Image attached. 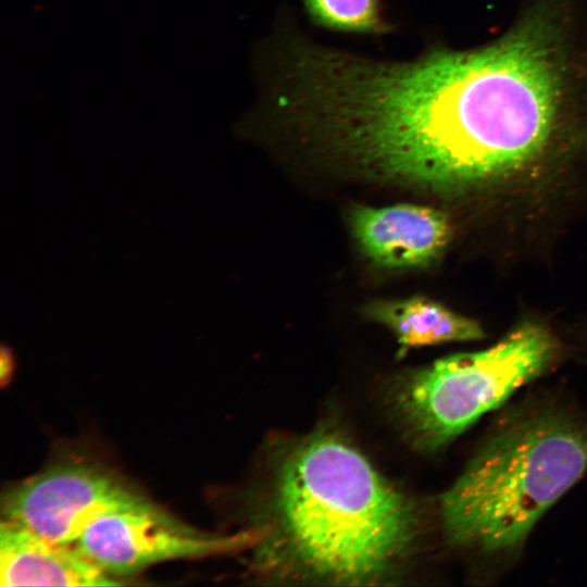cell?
I'll return each instance as SVG.
<instances>
[{"label": "cell", "mask_w": 587, "mask_h": 587, "mask_svg": "<svg viewBox=\"0 0 587 587\" xmlns=\"http://www.w3.org/2000/svg\"><path fill=\"white\" fill-rule=\"evenodd\" d=\"M141 497L102 467L63 462L10 488L1 509L4 520L49 540L75 545L101 515Z\"/></svg>", "instance_id": "6"}, {"label": "cell", "mask_w": 587, "mask_h": 587, "mask_svg": "<svg viewBox=\"0 0 587 587\" xmlns=\"http://www.w3.org/2000/svg\"><path fill=\"white\" fill-rule=\"evenodd\" d=\"M274 529L259 561L332 585L389 578L416 535L411 501L341 436L313 433L283 458L273 491Z\"/></svg>", "instance_id": "2"}, {"label": "cell", "mask_w": 587, "mask_h": 587, "mask_svg": "<svg viewBox=\"0 0 587 587\" xmlns=\"http://www.w3.org/2000/svg\"><path fill=\"white\" fill-rule=\"evenodd\" d=\"M557 29L532 22L487 47L386 63L342 53L326 70V148L365 174L461 190L538 157L565 109Z\"/></svg>", "instance_id": "1"}, {"label": "cell", "mask_w": 587, "mask_h": 587, "mask_svg": "<svg viewBox=\"0 0 587 587\" xmlns=\"http://www.w3.org/2000/svg\"><path fill=\"white\" fill-rule=\"evenodd\" d=\"M0 580L3 587L121 584L75 545L49 540L4 519L0 525Z\"/></svg>", "instance_id": "8"}, {"label": "cell", "mask_w": 587, "mask_h": 587, "mask_svg": "<svg viewBox=\"0 0 587 587\" xmlns=\"http://www.w3.org/2000/svg\"><path fill=\"white\" fill-rule=\"evenodd\" d=\"M366 314L394 332L402 351L484 336L475 321L423 297L374 302L366 308Z\"/></svg>", "instance_id": "9"}, {"label": "cell", "mask_w": 587, "mask_h": 587, "mask_svg": "<svg viewBox=\"0 0 587 587\" xmlns=\"http://www.w3.org/2000/svg\"><path fill=\"white\" fill-rule=\"evenodd\" d=\"M263 530L212 535L184 524L141 497L97 519L75 546L110 576L152 564L238 551L258 545Z\"/></svg>", "instance_id": "5"}, {"label": "cell", "mask_w": 587, "mask_h": 587, "mask_svg": "<svg viewBox=\"0 0 587 587\" xmlns=\"http://www.w3.org/2000/svg\"><path fill=\"white\" fill-rule=\"evenodd\" d=\"M555 352L546 329L525 324L488 349L450 355L414 373L397 394L411 441L424 451L447 445L539 376Z\"/></svg>", "instance_id": "4"}, {"label": "cell", "mask_w": 587, "mask_h": 587, "mask_svg": "<svg viewBox=\"0 0 587 587\" xmlns=\"http://www.w3.org/2000/svg\"><path fill=\"white\" fill-rule=\"evenodd\" d=\"M350 223L365 254L388 267L426 265L442 252L450 238L447 216L424 205H357Z\"/></svg>", "instance_id": "7"}, {"label": "cell", "mask_w": 587, "mask_h": 587, "mask_svg": "<svg viewBox=\"0 0 587 587\" xmlns=\"http://www.w3.org/2000/svg\"><path fill=\"white\" fill-rule=\"evenodd\" d=\"M313 16L347 30H373L378 25L376 0H305Z\"/></svg>", "instance_id": "10"}, {"label": "cell", "mask_w": 587, "mask_h": 587, "mask_svg": "<svg viewBox=\"0 0 587 587\" xmlns=\"http://www.w3.org/2000/svg\"><path fill=\"white\" fill-rule=\"evenodd\" d=\"M586 471L587 421L553 407L516 413L442 496L445 533L482 552L512 550Z\"/></svg>", "instance_id": "3"}]
</instances>
